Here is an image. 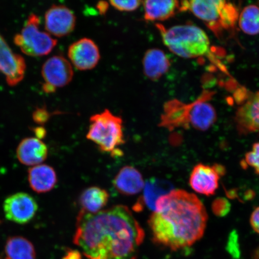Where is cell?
Masks as SVG:
<instances>
[{
  "label": "cell",
  "mask_w": 259,
  "mask_h": 259,
  "mask_svg": "<svg viewBox=\"0 0 259 259\" xmlns=\"http://www.w3.org/2000/svg\"><path fill=\"white\" fill-rule=\"evenodd\" d=\"M35 134L37 135L38 139L43 138L46 135V131L44 128L37 127L35 129Z\"/></svg>",
  "instance_id": "obj_31"
},
{
  "label": "cell",
  "mask_w": 259,
  "mask_h": 259,
  "mask_svg": "<svg viewBox=\"0 0 259 259\" xmlns=\"http://www.w3.org/2000/svg\"><path fill=\"white\" fill-rule=\"evenodd\" d=\"M87 138L112 157H121L125 143L122 119L108 109L91 116Z\"/></svg>",
  "instance_id": "obj_4"
},
{
  "label": "cell",
  "mask_w": 259,
  "mask_h": 259,
  "mask_svg": "<svg viewBox=\"0 0 259 259\" xmlns=\"http://www.w3.org/2000/svg\"><path fill=\"white\" fill-rule=\"evenodd\" d=\"M113 184L119 193L134 196L143 190L145 182L143 176L137 168L125 166L116 174Z\"/></svg>",
  "instance_id": "obj_16"
},
{
  "label": "cell",
  "mask_w": 259,
  "mask_h": 259,
  "mask_svg": "<svg viewBox=\"0 0 259 259\" xmlns=\"http://www.w3.org/2000/svg\"><path fill=\"white\" fill-rule=\"evenodd\" d=\"M7 259H36V252L33 244L22 236H11L5 245Z\"/></svg>",
  "instance_id": "obj_22"
},
{
  "label": "cell",
  "mask_w": 259,
  "mask_h": 259,
  "mask_svg": "<svg viewBox=\"0 0 259 259\" xmlns=\"http://www.w3.org/2000/svg\"><path fill=\"white\" fill-rule=\"evenodd\" d=\"M48 149L46 144L36 138L24 139L16 150L19 161L26 166H37L47 159Z\"/></svg>",
  "instance_id": "obj_15"
},
{
  "label": "cell",
  "mask_w": 259,
  "mask_h": 259,
  "mask_svg": "<svg viewBox=\"0 0 259 259\" xmlns=\"http://www.w3.org/2000/svg\"><path fill=\"white\" fill-rule=\"evenodd\" d=\"M145 232L127 206L97 213L81 210L73 242L89 259H137Z\"/></svg>",
  "instance_id": "obj_1"
},
{
  "label": "cell",
  "mask_w": 259,
  "mask_h": 259,
  "mask_svg": "<svg viewBox=\"0 0 259 259\" xmlns=\"http://www.w3.org/2000/svg\"><path fill=\"white\" fill-rule=\"evenodd\" d=\"M231 203L225 198H218L212 203V210L218 217H225L231 210Z\"/></svg>",
  "instance_id": "obj_26"
},
{
  "label": "cell",
  "mask_w": 259,
  "mask_h": 259,
  "mask_svg": "<svg viewBox=\"0 0 259 259\" xmlns=\"http://www.w3.org/2000/svg\"><path fill=\"white\" fill-rule=\"evenodd\" d=\"M145 75L151 80H157L166 74L170 67L169 57L160 49L152 48L146 52L143 61Z\"/></svg>",
  "instance_id": "obj_18"
},
{
  "label": "cell",
  "mask_w": 259,
  "mask_h": 259,
  "mask_svg": "<svg viewBox=\"0 0 259 259\" xmlns=\"http://www.w3.org/2000/svg\"><path fill=\"white\" fill-rule=\"evenodd\" d=\"M45 81L43 89L45 92L53 93L58 87L67 85L73 77L72 64L62 56H54L45 61L41 69Z\"/></svg>",
  "instance_id": "obj_7"
},
{
  "label": "cell",
  "mask_w": 259,
  "mask_h": 259,
  "mask_svg": "<svg viewBox=\"0 0 259 259\" xmlns=\"http://www.w3.org/2000/svg\"><path fill=\"white\" fill-rule=\"evenodd\" d=\"M6 219L18 224L30 222L37 212V202L30 194L18 193L6 198L3 203Z\"/></svg>",
  "instance_id": "obj_9"
},
{
  "label": "cell",
  "mask_w": 259,
  "mask_h": 259,
  "mask_svg": "<svg viewBox=\"0 0 259 259\" xmlns=\"http://www.w3.org/2000/svg\"><path fill=\"white\" fill-rule=\"evenodd\" d=\"M183 112L186 128L192 126L197 131H208L217 121V112L210 103L198 100L190 104L184 103Z\"/></svg>",
  "instance_id": "obj_10"
},
{
  "label": "cell",
  "mask_w": 259,
  "mask_h": 259,
  "mask_svg": "<svg viewBox=\"0 0 259 259\" xmlns=\"http://www.w3.org/2000/svg\"><path fill=\"white\" fill-rule=\"evenodd\" d=\"M25 69L23 57L14 53L0 34V72L4 74L9 85L14 86L21 82Z\"/></svg>",
  "instance_id": "obj_11"
},
{
  "label": "cell",
  "mask_w": 259,
  "mask_h": 259,
  "mask_svg": "<svg viewBox=\"0 0 259 259\" xmlns=\"http://www.w3.org/2000/svg\"><path fill=\"white\" fill-rule=\"evenodd\" d=\"M250 223L252 230L259 235V206L251 213Z\"/></svg>",
  "instance_id": "obj_28"
},
{
  "label": "cell",
  "mask_w": 259,
  "mask_h": 259,
  "mask_svg": "<svg viewBox=\"0 0 259 259\" xmlns=\"http://www.w3.org/2000/svg\"><path fill=\"white\" fill-rule=\"evenodd\" d=\"M2 259H3V258H2ZM5 259H7V258H5Z\"/></svg>",
  "instance_id": "obj_33"
},
{
  "label": "cell",
  "mask_w": 259,
  "mask_h": 259,
  "mask_svg": "<svg viewBox=\"0 0 259 259\" xmlns=\"http://www.w3.org/2000/svg\"><path fill=\"white\" fill-rule=\"evenodd\" d=\"M40 18L32 13L29 15L21 32L15 35V44L28 56L47 55L57 44V40L49 32L40 30Z\"/></svg>",
  "instance_id": "obj_6"
},
{
  "label": "cell",
  "mask_w": 259,
  "mask_h": 259,
  "mask_svg": "<svg viewBox=\"0 0 259 259\" xmlns=\"http://www.w3.org/2000/svg\"><path fill=\"white\" fill-rule=\"evenodd\" d=\"M208 219L205 206L195 194L173 189L158 199L149 226L155 243L178 251L203 237Z\"/></svg>",
  "instance_id": "obj_2"
},
{
  "label": "cell",
  "mask_w": 259,
  "mask_h": 259,
  "mask_svg": "<svg viewBox=\"0 0 259 259\" xmlns=\"http://www.w3.org/2000/svg\"><path fill=\"white\" fill-rule=\"evenodd\" d=\"M49 113L46 109H38L33 113L34 120L39 124H44L49 118Z\"/></svg>",
  "instance_id": "obj_27"
},
{
  "label": "cell",
  "mask_w": 259,
  "mask_h": 259,
  "mask_svg": "<svg viewBox=\"0 0 259 259\" xmlns=\"http://www.w3.org/2000/svg\"><path fill=\"white\" fill-rule=\"evenodd\" d=\"M97 8L100 14L105 15L109 9V4L105 2H100L97 5Z\"/></svg>",
  "instance_id": "obj_30"
},
{
  "label": "cell",
  "mask_w": 259,
  "mask_h": 259,
  "mask_svg": "<svg viewBox=\"0 0 259 259\" xmlns=\"http://www.w3.org/2000/svg\"><path fill=\"white\" fill-rule=\"evenodd\" d=\"M111 5L113 8L121 12H133L136 11L141 6L142 2L137 0H131V1H110Z\"/></svg>",
  "instance_id": "obj_25"
},
{
  "label": "cell",
  "mask_w": 259,
  "mask_h": 259,
  "mask_svg": "<svg viewBox=\"0 0 259 259\" xmlns=\"http://www.w3.org/2000/svg\"><path fill=\"white\" fill-rule=\"evenodd\" d=\"M28 181L35 192L47 193L56 185L57 174L53 168L48 165H37L28 170Z\"/></svg>",
  "instance_id": "obj_20"
},
{
  "label": "cell",
  "mask_w": 259,
  "mask_h": 259,
  "mask_svg": "<svg viewBox=\"0 0 259 259\" xmlns=\"http://www.w3.org/2000/svg\"><path fill=\"white\" fill-rule=\"evenodd\" d=\"M238 24L246 34H259V6L250 5L243 9L239 15Z\"/></svg>",
  "instance_id": "obj_23"
},
{
  "label": "cell",
  "mask_w": 259,
  "mask_h": 259,
  "mask_svg": "<svg viewBox=\"0 0 259 259\" xmlns=\"http://www.w3.org/2000/svg\"><path fill=\"white\" fill-rule=\"evenodd\" d=\"M109 194L99 187H90L83 191L79 197V203L83 211L97 213L103 210L108 204Z\"/></svg>",
  "instance_id": "obj_21"
},
{
  "label": "cell",
  "mask_w": 259,
  "mask_h": 259,
  "mask_svg": "<svg viewBox=\"0 0 259 259\" xmlns=\"http://www.w3.org/2000/svg\"><path fill=\"white\" fill-rule=\"evenodd\" d=\"M254 259H259V247L255 250L253 254Z\"/></svg>",
  "instance_id": "obj_32"
},
{
  "label": "cell",
  "mask_w": 259,
  "mask_h": 259,
  "mask_svg": "<svg viewBox=\"0 0 259 259\" xmlns=\"http://www.w3.org/2000/svg\"><path fill=\"white\" fill-rule=\"evenodd\" d=\"M235 123L240 135L259 132V91L239 107L236 112Z\"/></svg>",
  "instance_id": "obj_14"
},
{
  "label": "cell",
  "mask_w": 259,
  "mask_h": 259,
  "mask_svg": "<svg viewBox=\"0 0 259 259\" xmlns=\"http://www.w3.org/2000/svg\"><path fill=\"white\" fill-rule=\"evenodd\" d=\"M45 25L49 33L58 37L64 36L74 30L75 15L66 6L53 5L45 14Z\"/></svg>",
  "instance_id": "obj_13"
},
{
  "label": "cell",
  "mask_w": 259,
  "mask_h": 259,
  "mask_svg": "<svg viewBox=\"0 0 259 259\" xmlns=\"http://www.w3.org/2000/svg\"><path fill=\"white\" fill-rule=\"evenodd\" d=\"M241 166L244 169L252 168L259 176V142L252 146L251 150L245 154L244 159L241 162Z\"/></svg>",
  "instance_id": "obj_24"
},
{
  "label": "cell",
  "mask_w": 259,
  "mask_h": 259,
  "mask_svg": "<svg viewBox=\"0 0 259 259\" xmlns=\"http://www.w3.org/2000/svg\"><path fill=\"white\" fill-rule=\"evenodd\" d=\"M156 27L164 44L178 57L196 58L209 53L210 47L208 35L197 26L184 24L167 28L157 24Z\"/></svg>",
  "instance_id": "obj_3"
},
{
  "label": "cell",
  "mask_w": 259,
  "mask_h": 259,
  "mask_svg": "<svg viewBox=\"0 0 259 259\" xmlns=\"http://www.w3.org/2000/svg\"><path fill=\"white\" fill-rule=\"evenodd\" d=\"M63 259H82V254L78 251L68 250Z\"/></svg>",
  "instance_id": "obj_29"
},
{
  "label": "cell",
  "mask_w": 259,
  "mask_h": 259,
  "mask_svg": "<svg viewBox=\"0 0 259 259\" xmlns=\"http://www.w3.org/2000/svg\"><path fill=\"white\" fill-rule=\"evenodd\" d=\"M68 56L73 66L79 70L93 69L100 59L98 47L89 38H80L71 45Z\"/></svg>",
  "instance_id": "obj_12"
},
{
  "label": "cell",
  "mask_w": 259,
  "mask_h": 259,
  "mask_svg": "<svg viewBox=\"0 0 259 259\" xmlns=\"http://www.w3.org/2000/svg\"><path fill=\"white\" fill-rule=\"evenodd\" d=\"M142 4L144 19L149 22L166 21L180 12V2L175 0H148Z\"/></svg>",
  "instance_id": "obj_19"
},
{
  "label": "cell",
  "mask_w": 259,
  "mask_h": 259,
  "mask_svg": "<svg viewBox=\"0 0 259 259\" xmlns=\"http://www.w3.org/2000/svg\"><path fill=\"white\" fill-rule=\"evenodd\" d=\"M172 186L167 181L151 178L146 181L143 194L136 203V211H142L144 208L154 210L158 199L172 190Z\"/></svg>",
  "instance_id": "obj_17"
},
{
  "label": "cell",
  "mask_w": 259,
  "mask_h": 259,
  "mask_svg": "<svg viewBox=\"0 0 259 259\" xmlns=\"http://www.w3.org/2000/svg\"><path fill=\"white\" fill-rule=\"evenodd\" d=\"M225 174L226 168L221 164L209 166L197 164L191 172L190 186L197 193L206 196H212L219 189L220 178Z\"/></svg>",
  "instance_id": "obj_8"
},
{
  "label": "cell",
  "mask_w": 259,
  "mask_h": 259,
  "mask_svg": "<svg viewBox=\"0 0 259 259\" xmlns=\"http://www.w3.org/2000/svg\"><path fill=\"white\" fill-rule=\"evenodd\" d=\"M189 11L202 20L215 34L234 28L239 12L236 6L219 0H192L180 2V12Z\"/></svg>",
  "instance_id": "obj_5"
}]
</instances>
